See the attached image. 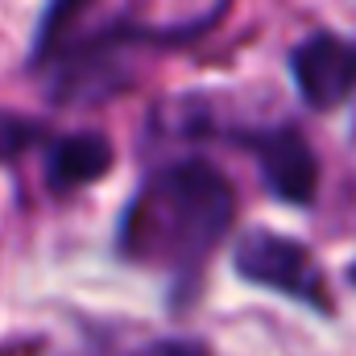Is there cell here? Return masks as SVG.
<instances>
[{
	"mask_svg": "<svg viewBox=\"0 0 356 356\" xmlns=\"http://www.w3.org/2000/svg\"><path fill=\"white\" fill-rule=\"evenodd\" d=\"M236 269L269 290H282L286 298H302V302H315V307H327L323 298V277L311 261V253L286 236H273V232H253L236 245Z\"/></svg>",
	"mask_w": 356,
	"mask_h": 356,
	"instance_id": "2",
	"label": "cell"
},
{
	"mask_svg": "<svg viewBox=\"0 0 356 356\" xmlns=\"http://www.w3.org/2000/svg\"><path fill=\"white\" fill-rule=\"evenodd\" d=\"M116 356H207V348H199L191 340H149V344H137V348Z\"/></svg>",
	"mask_w": 356,
	"mask_h": 356,
	"instance_id": "7",
	"label": "cell"
},
{
	"mask_svg": "<svg viewBox=\"0 0 356 356\" xmlns=\"http://www.w3.org/2000/svg\"><path fill=\"white\" fill-rule=\"evenodd\" d=\"M236 191L211 162H170L141 182L120 220V249L158 269H195L232 228Z\"/></svg>",
	"mask_w": 356,
	"mask_h": 356,
	"instance_id": "1",
	"label": "cell"
},
{
	"mask_svg": "<svg viewBox=\"0 0 356 356\" xmlns=\"http://www.w3.org/2000/svg\"><path fill=\"white\" fill-rule=\"evenodd\" d=\"M253 149H257V162H261V178H266V186L277 199H286V203H311V195L319 186V166H315L311 145L294 129L261 133L253 141Z\"/></svg>",
	"mask_w": 356,
	"mask_h": 356,
	"instance_id": "4",
	"label": "cell"
},
{
	"mask_svg": "<svg viewBox=\"0 0 356 356\" xmlns=\"http://www.w3.org/2000/svg\"><path fill=\"white\" fill-rule=\"evenodd\" d=\"M108 166H112L108 137H99V133H71V137L50 145L46 178H50L54 191H75V186H88L95 178H104Z\"/></svg>",
	"mask_w": 356,
	"mask_h": 356,
	"instance_id": "5",
	"label": "cell"
},
{
	"mask_svg": "<svg viewBox=\"0 0 356 356\" xmlns=\"http://www.w3.org/2000/svg\"><path fill=\"white\" fill-rule=\"evenodd\" d=\"M290 71L311 108H340L356 91V42L340 33H311L294 46Z\"/></svg>",
	"mask_w": 356,
	"mask_h": 356,
	"instance_id": "3",
	"label": "cell"
},
{
	"mask_svg": "<svg viewBox=\"0 0 356 356\" xmlns=\"http://www.w3.org/2000/svg\"><path fill=\"white\" fill-rule=\"evenodd\" d=\"M38 141H42V124H38V120L0 108V162L21 158V154H25L29 145H38Z\"/></svg>",
	"mask_w": 356,
	"mask_h": 356,
	"instance_id": "6",
	"label": "cell"
}]
</instances>
